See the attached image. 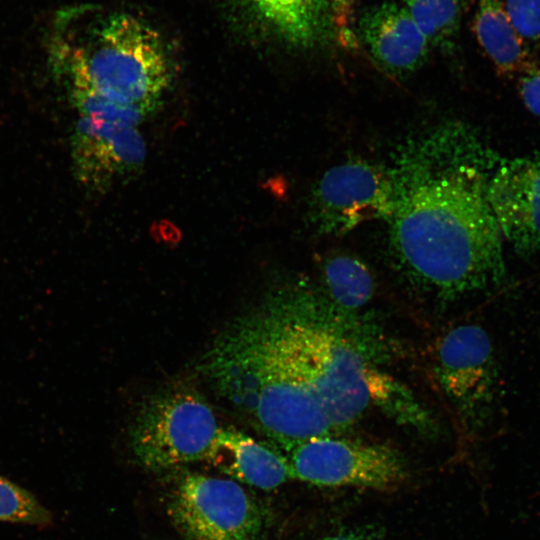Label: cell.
I'll return each mask as SVG.
<instances>
[{
    "mask_svg": "<svg viewBox=\"0 0 540 540\" xmlns=\"http://www.w3.org/2000/svg\"><path fill=\"white\" fill-rule=\"evenodd\" d=\"M170 515L192 540H255L263 519L254 499L233 480L197 473L174 489Z\"/></svg>",
    "mask_w": 540,
    "mask_h": 540,
    "instance_id": "8992f818",
    "label": "cell"
},
{
    "mask_svg": "<svg viewBox=\"0 0 540 540\" xmlns=\"http://www.w3.org/2000/svg\"><path fill=\"white\" fill-rule=\"evenodd\" d=\"M501 160L464 127L437 132L402 155L391 172L389 244L414 287L450 302L503 282L504 238L487 197Z\"/></svg>",
    "mask_w": 540,
    "mask_h": 540,
    "instance_id": "6da1fadb",
    "label": "cell"
},
{
    "mask_svg": "<svg viewBox=\"0 0 540 540\" xmlns=\"http://www.w3.org/2000/svg\"><path fill=\"white\" fill-rule=\"evenodd\" d=\"M487 197L514 251L524 257L540 252V160L502 159L488 177Z\"/></svg>",
    "mask_w": 540,
    "mask_h": 540,
    "instance_id": "30bf717a",
    "label": "cell"
},
{
    "mask_svg": "<svg viewBox=\"0 0 540 540\" xmlns=\"http://www.w3.org/2000/svg\"><path fill=\"white\" fill-rule=\"evenodd\" d=\"M519 93L527 109L540 117V67H533L520 77Z\"/></svg>",
    "mask_w": 540,
    "mask_h": 540,
    "instance_id": "ffe728a7",
    "label": "cell"
},
{
    "mask_svg": "<svg viewBox=\"0 0 540 540\" xmlns=\"http://www.w3.org/2000/svg\"><path fill=\"white\" fill-rule=\"evenodd\" d=\"M371 404L402 425L431 432L432 418L411 391L389 374L377 369L370 381Z\"/></svg>",
    "mask_w": 540,
    "mask_h": 540,
    "instance_id": "2e32d148",
    "label": "cell"
},
{
    "mask_svg": "<svg viewBox=\"0 0 540 540\" xmlns=\"http://www.w3.org/2000/svg\"><path fill=\"white\" fill-rule=\"evenodd\" d=\"M324 540H378L372 535L366 533H342L327 537Z\"/></svg>",
    "mask_w": 540,
    "mask_h": 540,
    "instance_id": "44dd1931",
    "label": "cell"
},
{
    "mask_svg": "<svg viewBox=\"0 0 540 540\" xmlns=\"http://www.w3.org/2000/svg\"><path fill=\"white\" fill-rule=\"evenodd\" d=\"M288 452L292 478L314 485L385 491L396 489L407 477L404 459L386 445L324 436Z\"/></svg>",
    "mask_w": 540,
    "mask_h": 540,
    "instance_id": "5b68a950",
    "label": "cell"
},
{
    "mask_svg": "<svg viewBox=\"0 0 540 540\" xmlns=\"http://www.w3.org/2000/svg\"><path fill=\"white\" fill-rule=\"evenodd\" d=\"M0 521L46 527L53 517L33 494L0 476Z\"/></svg>",
    "mask_w": 540,
    "mask_h": 540,
    "instance_id": "ac0fdd59",
    "label": "cell"
},
{
    "mask_svg": "<svg viewBox=\"0 0 540 540\" xmlns=\"http://www.w3.org/2000/svg\"><path fill=\"white\" fill-rule=\"evenodd\" d=\"M473 31L499 74L522 77L534 67L502 0H478Z\"/></svg>",
    "mask_w": 540,
    "mask_h": 540,
    "instance_id": "5bb4252c",
    "label": "cell"
},
{
    "mask_svg": "<svg viewBox=\"0 0 540 540\" xmlns=\"http://www.w3.org/2000/svg\"><path fill=\"white\" fill-rule=\"evenodd\" d=\"M80 8H62L50 24L47 46L55 75L66 86H83L112 101L154 111L171 80L159 32L125 12L83 24Z\"/></svg>",
    "mask_w": 540,
    "mask_h": 540,
    "instance_id": "7a4b0ae2",
    "label": "cell"
},
{
    "mask_svg": "<svg viewBox=\"0 0 540 540\" xmlns=\"http://www.w3.org/2000/svg\"><path fill=\"white\" fill-rule=\"evenodd\" d=\"M333 14L335 17V14L344 17L346 13L348 12V9L351 6V3H353L354 0H330Z\"/></svg>",
    "mask_w": 540,
    "mask_h": 540,
    "instance_id": "7402d4cb",
    "label": "cell"
},
{
    "mask_svg": "<svg viewBox=\"0 0 540 540\" xmlns=\"http://www.w3.org/2000/svg\"><path fill=\"white\" fill-rule=\"evenodd\" d=\"M233 479L270 490L292 478L284 455L233 429H220L206 458Z\"/></svg>",
    "mask_w": 540,
    "mask_h": 540,
    "instance_id": "4fadbf2b",
    "label": "cell"
},
{
    "mask_svg": "<svg viewBox=\"0 0 540 540\" xmlns=\"http://www.w3.org/2000/svg\"><path fill=\"white\" fill-rule=\"evenodd\" d=\"M257 28L296 48L326 42L334 20L330 0H233Z\"/></svg>",
    "mask_w": 540,
    "mask_h": 540,
    "instance_id": "7c38bea8",
    "label": "cell"
},
{
    "mask_svg": "<svg viewBox=\"0 0 540 540\" xmlns=\"http://www.w3.org/2000/svg\"><path fill=\"white\" fill-rule=\"evenodd\" d=\"M504 6L523 39L540 38V0H505Z\"/></svg>",
    "mask_w": 540,
    "mask_h": 540,
    "instance_id": "d6986e66",
    "label": "cell"
},
{
    "mask_svg": "<svg viewBox=\"0 0 540 540\" xmlns=\"http://www.w3.org/2000/svg\"><path fill=\"white\" fill-rule=\"evenodd\" d=\"M323 278L329 300L340 309L353 313L365 306L374 293V280L368 267L359 259L345 254L328 258Z\"/></svg>",
    "mask_w": 540,
    "mask_h": 540,
    "instance_id": "9a60e30c",
    "label": "cell"
},
{
    "mask_svg": "<svg viewBox=\"0 0 540 540\" xmlns=\"http://www.w3.org/2000/svg\"><path fill=\"white\" fill-rule=\"evenodd\" d=\"M219 430L203 395L175 383L139 403L130 426V445L142 466L163 471L205 459Z\"/></svg>",
    "mask_w": 540,
    "mask_h": 540,
    "instance_id": "277c9868",
    "label": "cell"
},
{
    "mask_svg": "<svg viewBox=\"0 0 540 540\" xmlns=\"http://www.w3.org/2000/svg\"><path fill=\"white\" fill-rule=\"evenodd\" d=\"M72 158L80 183L104 192L134 176L146 158L137 126L79 117L72 135Z\"/></svg>",
    "mask_w": 540,
    "mask_h": 540,
    "instance_id": "9c48e42d",
    "label": "cell"
},
{
    "mask_svg": "<svg viewBox=\"0 0 540 540\" xmlns=\"http://www.w3.org/2000/svg\"><path fill=\"white\" fill-rule=\"evenodd\" d=\"M358 28L371 56L389 73H411L428 54L430 43L405 6L375 5L361 15Z\"/></svg>",
    "mask_w": 540,
    "mask_h": 540,
    "instance_id": "8fae6325",
    "label": "cell"
},
{
    "mask_svg": "<svg viewBox=\"0 0 540 540\" xmlns=\"http://www.w3.org/2000/svg\"><path fill=\"white\" fill-rule=\"evenodd\" d=\"M394 200L391 172L363 160L328 169L313 187L312 222L321 233L341 235L361 223L388 219Z\"/></svg>",
    "mask_w": 540,
    "mask_h": 540,
    "instance_id": "52a82bcc",
    "label": "cell"
},
{
    "mask_svg": "<svg viewBox=\"0 0 540 540\" xmlns=\"http://www.w3.org/2000/svg\"><path fill=\"white\" fill-rule=\"evenodd\" d=\"M435 373L457 415L469 425L481 423L494 401L496 362L487 332L476 324L447 331L435 349Z\"/></svg>",
    "mask_w": 540,
    "mask_h": 540,
    "instance_id": "ba28073f",
    "label": "cell"
},
{
    "mask_svg": "<svg viewBox=\"0 0 540 540\" xmlns=\"http://www.w3.org/2000/svg\"><path fill=\"white\" fill-rule=\"evenodd\" d=\"M463 0H407L412 19L429 43L449 38L457 29Z\"/></svg>",
    "mask_w": 540,
    "mask_h": 540,
    "instance_id": "e0dca14e",
    "label": "cell"
},
{
    "mask_svg": "<svg viewBox=\"0 0 540 540\" xmlns=\"http://www.w3.org/2000/svg\"><path fill=\"white\" fill-rule=\"evenodd\" d=\"M307 381L334 435L371 405L370 380L386 356L380 333L305 283L277 287Z\"/></svg>",
    "mask_w": 540,
    "mask_h": 540,
    "instance_id": "3957f363",
    "label": "cell"
}]
</instances>
